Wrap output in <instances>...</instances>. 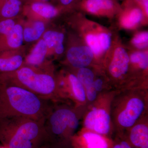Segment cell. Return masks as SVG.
Instances as JSON below:
<instances>
[{"mask_svg": "<svg viewBox=\"0 0 148 148\" xmlns=\"http://www.w3.org/2000/svg\"><path fill=\"white\" fill-rule=\"evenodd\" d=\"M119 13L120 15L121 24L127 29L135 27L145 16L141 9L133 5L123 6Z\"/></svg>", "mask_w": 148, "mask_h": 148, "instance_id": "7c38bea8", "label": "cell"}, {"mask_svg": "<svg viewBox=\"0 0 148 148\" xmlns=\"http://www.w3.org/2000/svg\"><path fill=\"white\" fill-rule=\"evenodd\" d=\"M50 101L22 88L0 82V119L23 116L45 121Z\"/></svg>", "mask_w": 148, "mask_h": 148, "instance_id": "6da1fadb", "label": "cell"}, {"mask_svg": "<svg viewBox=\"0 0 148 148\" xmlns=\"http://www.w3.org/2000/svg\"><path fill=\"white\" fill-rule=\"evenodd\" d=\"M78 7L93 15L109 16L118 13L121 9L116 0H82Z\"/></svg>", "mask_w": 148, "mask_h": 148, "instance_id": "52a82bcc", "label": "cell"}, {"mask_svg": "<svg viewBox=\"0 0 148 148\" xmlns=\"http://www.w3.org/2000/svg\"><path fill=\"white\" fill-rule=\"evenodd\" d=\"M48 49L43 40H40L26 58V66L42 70V66L47 54Z\"/></svg>", "mask_w": 148, "mask_h": 148, "instance_id": "5bb4252c", "label": "cell"}, {"mask_svg": "<svg viewBox=\"0 0 148 148\" xmlns=\"http://www.w3.org/2000/svg\"><path fill=\"white\" fill-rule=\"evenodd\" d=\"M0 148H5V147H4L3 146H1V147H0Z\"/></svg>", "mask_w": 148, "mask_h": 148, "instance_id": "836d02e7", "label": "cell"}, {"mask_svg": "<svg viewBox=\"0 0 148 148\" xmlns=\"http://www.w3.org/2000/svg\"><path fill=\"white\" fill-rule=\"evenodd\" d=\"M148 33L144 32L138 33L132 40L133 45L139 49L145 48L147 46Z\"/></svg>", "mask_w": 148, "mask_h": 148, "instance_id": "cb8c5ba5", "label": "cell"}, {"mask_svg": "<svg viewBox=\"0 0 148 148\" xmlns=\"http://www.w3.org/2000/svg\"><path fill=\"white\" fill-rule=\"evenodd\" d=\"M133 5L138 6L143 11L145 16L148 15V0H125L123 5Z\"/></svg>", "mask_w": 148, "mask_h": 148, "instance_id": "484cf974", "label": "cell"}, {"mask_svg": "<svg viewBox=\"0 0 148 148\" xmlns=\"http://www.w3.org/2000/svg\"><path fill=\"white\" fill-rule=\"evenodd\" d=\"M38 148H72L71 143H52L47 141Z\"/></svg>", "mask_w": 148, "mask_h": 148, "instance_id": "83f0119b", "label": "cell"}, {"mask_svg": "<svg viewBox=\"0 0 148 148\" xmlns=\"http://www.w3.org/2000/svg\"><path fill=\"white\" fill-rule=\"evenodd\" d=\"M23 11L29 16L44 19H51L58 15L61 10L46 2L35 1L26 3Z\"/></svg>", "mask_w": 148, "mask_h": 148, "instance_id": "30bf717a", "label": "cell"}, {"mask_svg": "<svg viewBox=\"0 0 148 148\" xmlns=\"http://www.w3.org/2000/svg\"><path fill=\"white\" fill-rule=\"evenodd\" d=\"M24 1H26L27 3L35 1L46 2H47V1H49V0H24Z\"/></svg>", "mask_w": 148, "mask_h": 148, "instance_id": "1f68e13d", "label": "cell"}, {"mask_svg": "<svg viewBox=\"0 0 148 148\" xmlns=\"http://www.w3.org/2000/svg\"><path fill=\"white\" fill-rule=\"evenodd\" d=\"M111 118L106 110L94 108L86 117L85 127L92 132L105 136L110 131Z\"/></svg>", "mask_w": 148, "mask_h": 148, "instance_id": "8992f818", "label": "cell"}, {"mask_svg": "<svg viewBox=\"0 0 148 148\" xmlns=\"http://www.w3.org/2000/svg\"><path fill=\"white\" fill-rule=\"evenodd\" d=\"M44 121L23 116L0 119V143L5 148H38L47 141Z\"/></svg>", "mask_w": 148, "mask_h": 148, "instance_id": "7a4b0ae2", "label": "cell"}, {"mask_svg": "<svg viewBox=\"0 0 148 148\" xmlns=\"http://www.w3.org/2000/svg\"><path fill=\"white\" fill-rule=\"evenodd\" d=\"M86 41L93 54L99 56L103 53L97 34H88L86 37Z\"/></svg>", "mask_w": 148, "mask_h": 148, "instance_id": "7402d4cb", "label": "cell"}, {"mask_svg": "<svg viewBox=\"0 0 148 148\" xmlns=\"http://www.w3.org/2000/svg\"><path fill=\"white\" fill-rule=\"evenodd\" d=\"M86 95L87 96L88 99L90 101H93L95 100L97 96V92L95 90L94 86L85 89Z\"/></svg>", "mask_w": 148, "mask_h": 148, "instance_id": "f1b7e54d", "label": "cell"}, {"mask_svg": "<svg viewBox=\"0 0 148 148\" xmlns=\"http://www.w3.org/2000/svg\"><path fill=\"white\" fill-rule=\"evenodd\" d=\"M0 82L19 86L50 101L62 98L51 72L31 66L23 65L14 71L0 74Z\"/></svg>", "mask_w": 148, "mask_h": 148, "instance_id": "3957f363", "label": "cell"}, {"mask_svg": "<svg viewBox=\"0 0 148 148\" xmlns=\"http://www.w3.org/2000/svg\"><path fill=\"white\" fill-rule=\"evenodd\" d=\"M130 60L132 64L137 65L142 70H147L148 67V56L147 52L138 51L132 53Z\"/></svg>", "mask_w": 148, "mask_h": 148, "instance_id": "44dd1931", "label": "cell"}, {"mask_svg": "<svg viewBox=\"0 0 148 148\" xmlns=\"http://www.w3.org/2000/svg\"><path fill=\"white\" fill-rule=\"evenodd\" d=\"M66 93L75 101L82 103L86 99L85 90L81 83L78 79L76 75L73 74H70L68 77V85L67 86Z\"/></svg>", "mask_w": 148, "mask_h": 148, "instance_id": "9a60e30c", "label": "cell"}, {"mask_svg": "<svg viewBox=\"0 0 148 148\" xmlns=\"http://www.w3.org/2000/svg\"><path fill=\"white\" fill-rule=\"evenodd\" d=\"M94 58V54L86 46H77L68 50L67 58L69 64L74 68L80 69L89 66Z\"/></svg>", "mask_w": 148, "mask_h": 148, "instance_id": "8fae6325", "label": "cell"}, {"mask_svg": "<svg viewBox=\"0 0 148 148\" xmlns=\"http://www.w3.org/2000/svg\"><path fill=\"white\" fill-rule=\"evenodd\" d=\"M79 124L77 116L73 109L66 106H51L44 121L47 141L71 143Z\"/></svg>", "mask_w": 148, "mask_h": 148, "instance_id": "277c9868", "label": "cell"}, {"mask_svg": "<svg viewBox=\"0 0 148 148\" xmlns=\"http://www.w3.org/2000/svg\"><path fill=\"white\" fill-rule=\"evenodd\" d=\"M82 0H58V6L61 11L70 10L77 7Z\"/></svg>", "mask_w": 148, "mask_h": 148, "instance_id": "d4e9b609", "label": "cell"}, {"mask_svg": "<svg viewBox=\"0 0 148 148\" xmlns=\"http://www.w3.org/2000/svg\"><path fill=\"white\" fill-rule=\"evenodd\" d=\"M45 25L43 21L37 20L31 26L24 28L23 30L24 39L27 42H31L38 40L45 31Z\"/></svg>", "mask_w": 148, "mask_h": 148, "instance_id": "d6986e66", "label": "cell"}, {"mask_svg": "<svg viewBox=\"0 0 148 148\" xmlns=\"http://www.w3.org/2000/svg\"><path fill=\"white\" fill-rule=\"evenodd\" d=\"M24 65L20 55L9 56L5 51L0 53V74L14 71Z\"/></svg>", "mask_w": 148, "mask_h": 148, "instance_id": "2e32d148", "label": "cell"}, {"mask_svg": "<svg viewBox=\"0 0 148 148\" xmlns=\"http://www.w3.org/2000/svg\"><path fill=\"white\" fill-rule=\"evenodd\" d=\"M22 0H10L0 5V20L13 18L23 11Z\"/></svg>", "mask_w": 148, "mask_h": 148, "instance_id": "ac0fdd59", "label": "cell"}, {"mask_svg": "<svg viewBox=\"0 0 148 148\" xmlns=\"http://www.w3.org/2000/svg\"><path fill=\"white\" fill-rule=\"evenodd\" d=\"M64 35L61 32L48 31L44 33L43 39L48 49H53L56 54H61L64 52L63 42Z\"/></svg>", "mask_w": 148, "mask_h": 148, "instance_id": "e0dca14e", "label": "cell"}, {"mask_svg": "<svg viewBox=\"0 0 148 148\" xmlns=\"http://www.w3.org/2000/svg\"><path fill=\"white\" fill-rule=\"evenodd\" d=\"M145 108V101L140 96L131 97L117 114V121L119 125L123 128L132 127L143 114Z\"/></svg>", "mask_w": 148, "mask_h": 148, "instance_id": "5b68a950", "label": "cell"}, {"mask_svg": "<svg viewBox=\"0 0 148 148\" xmlns=\"http://www.w3.org/2000/svg\"><path fill=\"white\" fill-rule=\"evenodd\" d=\"M112 148H133L125 140H120L114 143Z\"/></svg>", "mask_w": 148, "mask_h": 148, "instance_id": "f546056e", "label": "cell"}, {"mask_svg": "<svg viewBox=\"0 0 148 148\" xmlns=\"http://www.w3.org/2000/svg\"><path fill=\"white\" fill-rule=\"evenodd\" d=\"M103 82L101 79L94 80L93 86L97 92H100L103 89Z\"/></svg>", "mask_w": 148, "mask_h": 148, "instance_id": "4dcf8cb0", "label": "cell"}, {"mask_svg": "<svg viewBox=\"0 0 148 148\" xmlns=\"http://www.w3.org/2000/svg\"><path fill=\"white\" fill-rule=\"evenodd\" d=\"M8 1H10V0H0V5L2 3Z\"/></svg>", "mask_w": 148, "mask_h": 148, "instance_id": "d6a6232c", "label": "cell"}, {"mask_svg": "<svg viewBox=\"0 0 148 148\" xmlns=\"http://www.w3.org/2000/svg\"><path fill=\"white\" fill-rule=\"evenodd\" d=\"M76 76L85 88V89L93 86L94 73L87 67L79 69Z\"/></svg>", "mask_w": 148, "mask_h": 148, "instance_id": "ffe728a7", "label": "cell"}, {"mask_svg": "<svg viewBox=\"0 0 148 148\" xmlns=\"http://www.w3.org/2000/svg\"><path fill=\"white\" fill-rule=\"evenodd\" d=\"M130 57L123 48L118 47L114 52L108 71L114 79H120L127 74L129 69Z\"/></svg>", "mask_w": 148, "mask_h": 148, "instance_id": "9c48e42d", "label": "cell"}, {"mask_svg": "<svg viewBox=\"0 0 148 148\" xmlns=\"http://www.w3.org/2000/svg\"><path fill=\"white\" fill-rule=\"evenodd\" d=\"M127 142L132 148H148L147 125L141 123L134 126L130 131Z\"/></svg>", "mask_w": 148, "mask_h": 148, "instance_id": "4fadbf2b", "label": "cell"}, {"mask_svg": "<svg viewBox=\"0 0 148 148\" xmlns=\"http://www.w3.org/2000/svg\"><path fill=\"white\" fill-rule=\"evenodd\" d=\"M71 143L72 148H112L114 143L104 135L88 131L74 135Z\"/></svg>", "mask_w": 148, "mask_h": 148, "instance_id": "ba28073f", "label": "cell"}, {"mask_svg": "<svg viewBox=\"0 0 148 148\" xmlns=\"http://www.w3.org/2000/svg\"><path fill=\"white\" fill-rule=\"evenodd\" d=\"M98 35L100 45L103 52L108 50L111 46V39L110 35L107 33H100Z\"/></svg>", "mask_w": 148, "mask_h": 148, "instance_id": "4316f807", "label": "cell"}, {"mask_svg": "<svg viewBox=\"0 0 148 148\" xmlns=\"http://www.w3.org/2000/svg\"><path fill=\"white\" fill-rule=\"evenodd\" d=\"M16 24L13 18L0 20V39L8 36Z\"/></svg>", "mask_w": 148, "mask_h": 148, "instance_id": "603a6c76", "label": "cell"}]
</instances>
